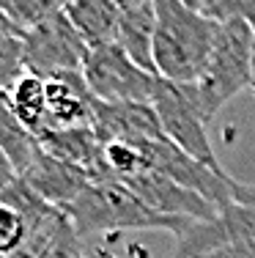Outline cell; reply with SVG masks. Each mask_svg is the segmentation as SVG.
Masks as SVG:
<instances>
[{"label": "cell", "mask_w": 255, "mask_h": 258, "mask_svg": "<svg viewBox=\"0 0 255 258\" xmlns=\"http://www.w3.org/2000/svg\"><path fill=\"white\" fill-rule=\"evenodd\" d=\"M66 6H69V0H0L3 17L22 30L41 25L44 20L66 11Z\"/></svg>", "instance_id": "15"}, {"label": "cell", "mask_w": 255, "mask_h": 258, "mask_svg": "<svg viewBox=\"0 0 255 258\" xmlns=\"http://www.w3.org/2000/svg\"><path fill=\"white\" fill-rule=\"evenodd\" d=\"M252 94H255V47H252Z\"/></svg>", "instance_id": "23"}, {"label": "cell", "mask_w": 255, "mask_h": 258, "mask_svg": "<svg viewBox=\"0 0 255 258\" xmlns=\"http://www.w3.org/2000/svg\"><path fill=\"white\" fill-rule=\"evenodd\" d=\"M200 11L217 22L244 20L255 30V0H206V6Z\"/></svg>", "instance_id": "18"}, {"label": "cell", "mask_w": 255, "mask_h": 258, "mask_svg": "<svg viewBox=\"0 0 255 258\" xmlns=\"http://www.w3.org/2000/svg\"><path fill=\"white\" fill-rule=\"evenodd\" d=\"M94 129L102 143H148L165 140L159 115L151 102H96L94 99Z\"/></svg>", "instance_id": "8"}, {"label": "cell", "mask_w": 255, "mask_h": 258, "mask_svg": "<svg viewBox=\"0 0 255 258\" xmlns=\"http://www.w3.org/2000/svg\"><path fill=\"white\" fill-rule=\"evenodd\" d=\"M154 33H156V6L154 0L132 9L121 11L118 22V44L124 47V52L135 60L137 66H143L145 72H154Z\"/></svg>", "instance_id": "11"}, {"label": "cell", "mask_w": 255, "mask_h": 258, "mask_svg": "<svg viewBox=\"0 0 255 258\" xmlns=\"http://www.w3.org/2000/svg\"><path fill=\"white\" fill-rule=\"evenodd\" d=\"M77 236L115 231H167L181 239L192 228V220H176L154 212L137 192H132L118 176L91 184L88 189L63 209Z\"/></svg>", "instance_id": "2"}, {"label": "cell", "mask_w": 255, "mask_h": 258, "mask_svg": "<svg viewBox=\"0 0 255 258\" xmlns=\"http://www.w3.org/2000/svg\"><path fill=\"white\" fill-rule=\"evenodd\" d=\"M140 3H148V0H115V6H118L121 11H124V9H132V6H140Z\"/></svg>", "instance_id": "21"}, {"label": "cell", "mask_w": 255, "mask_h": 258, "mask_svg": "<svg viewBox=\"0 0 255 258\" xmlns=\"http://www.w3.org/2000/svg\"><path fill=\"white\" fill-rule=\"evenodd\" d=\"M156 33H154V69L165 83L190 85L200 83L211 50H214L220 22L184 0H154Z\"/></svg>", "instance_id": "1"}, {"label": "cell", "mask_w": 255, "mask_h": 258, "mask_svg": "<svg viewBox=\"0 0 255 258\" xmlns=\"http://www.w3.org/2000/svg\"><path fill=\"white\" fill-rule=\"evenodd\" d=\"M47 83V129L94 126V96L88 94L82 72Z\"/></svg>", "instance_id": "10"}, {"label": "cell", "mask_w": 255, "mask_h": 258, "mask_svg": "<svg viewBox=\"0 0 255 258\" xmlns=\"http://www.w3.org/2000/svg\"><path fill=\"white\" fill-rule=\"evenodd\" d=\"M252 47L255 30L244 20L220 22L209 66L200 83H195L209 118H214V113H220L244 88H252Z\"/></svg>", "instance_id": "3"}, {"label": "cell", "mask_w": 255, "mask_h": 258, "mask_svg": "<svg viewBox=\"0 0 255 258\" xmlns=\"http://www.w3.org/2000/svg\"><path fill=\"white\" fill-rule=\"evenodd\" d=\"M66 17L77 33L94 44H110L118 39V22H121V9L115 0H69L66 6Z\"/></svg>", "instance_id": "12"}, {"label": "cell", "mask_w": 255, "mask_h": 258, "mask_svg": "<svg viewBox=\"0 0 255 258\" xmlns=\"http://www.w3.org/2000/svg\"><path fill=\"white\" fill-rule=\"evenodd\" d=\"M22 179H25V184L44 204H50L55 209H66L69 204H74L85 189L94 184V176L88 170L47 154L44 149L36 157V162L22 173Z\"/></svg>", "instance_id": "9"}, {"label": "cell", "mask_w": 255, "mask_h": 258, "mask_svg": "<svg viewBox=\"0 0 255 258\" xmlns=\"http://www.w3.org/2000/svg\"><path fill=\"white\" fill-rule=\"evenodd\" d=\"M88 41L77 33L66 11L25 30V72L41 80L80 75Z\"/></svg>", "instance_id": "6"}, {"label": "cell", "mask_w": 255, "mask_h": 258, "mask_svg": "<svg viewBox=\"0 0 255 258\" xmlns=\"http://www.w3.org/2000/svg\"><path fill=\"white\" fill-rule=\"evenodd\" d=\"M3 104L33 135L47 129V83L36 75H22L14 85L3 88Z\"/></svg>", "instance_id": "13"}, {"label": "cell", "mask_w": 255, "mask_h": 258, "mask_svg": "<svg viewBox=\"0 0 255 258\" xmlns=\"http://www.w3.org/2000/svg\"><path fill=\"white\" fill-rule=\"evenodd\" d=\"M154 110L159 115L162 132L170 143H176L181 151L195 157L198 162H203L214 173H225L220 159L214 157L209 135H206V126H209L211 118L203 107V99H200V91L195 83L179 85L162 80L159 91L154 96Z\"/></svg>", "instance_id": "4"}, {"label": "cell", "mask_w": 255, "mask_h": 258, "mask_svg": "<svg viewBox=\"0 0 255 258\" xmlns=\"http://www.w3.org/2000/svg\"><path fill=\"white\" fill-rule=\"evenodd\" d=\"M0 154L9 159L17 168V173H25L30 165L36 162V157L41 154V143L39 135H33L28 126H22L17 121V115L11 113L3 104V113H0Z\"/></svg>", "instance_id": "14"}, {"label": "cell", "mask_w": 255, "mask_h": 258, "mask_svg": "<svg viewBox=\"0 0 255 258\" xmlns=\"http://www.w3.org/2000/svg\"><path fill=\"white\" fill-rule=\"evenodd\" d=\"M28 236H30V225L25 223V217L17 209L0 204V253H3V258L20 253L25 247Z\"/></svg>", "instance_id": "17"}, {"label": "cell", "mask_w": 255, "mask_h": 258, "mask_svg": "<svg viewBox=\"0 0 255 258\" xmlns=\"http://www.w3.org/2000/svg\"><path fill=\"white\" fill-rule=\"evenodd\" d=\"M102 157H105V168L118 179L145 173V157L137 143H121V140L105 143V154Z\"/></svg>", "instance_id": "16"}, {"label": "cell", "mask_w": 255, "mask_h": 258, "mask_svg": "<svg viewBox=\"0 0 255 258\" xmlns=\"http://www.w3.org/2000/svg\"><path fill=\"white\" fill-rule=\"evenodd\" d=\"M184 3H187V6H192V9H198V11H200V9H203V6H206V0H184Z\"/></svg>", "instance_id": "22"}, {"label": "cell", "mask_w": 255, "mask_h": 258, "mask_svg": "<svg viewBox=\"0 0 255 258\" xmlns=\"http://www.w3.org/2000/svg\"><path fill=\"white\" fill-rule=\"evenodd\" d=\"M77 242H80V236H77L71 220L66 217L63 223H60V228L55 231L52 242L47 244V250L39 258H82L80 255V244H77Z\"/></svg>", "instance_id": "19"}, {"label": "cell", "mask_w": 255, "mask_h": 258, "mask_svg": "<svg viewBox=\"0 0 255 258\" xmlns=\"http://www.w3.org/2000/svg\"><path fill=\"white\" fill-rule=\"evenodd\" d=\"M82 77L96 102H151L162 80L137 66L118 41L88 47L82 60Z\"/></svg>", "instance_id": "5"}, {"label": "cell", "mask_w": 255, "mask_h": 258, "mask_svg": "<svg viewBox=\"0 0 255 258\" xmlns=\"http://www.w3.org/2000/svg\"><path fill=\"white\" fill-rule=\"evenodd\" d=\"M209 258H255V239H244V242H233L228 247H222L220 253Z\"/></svg>", "instance_id": "20"}, {"label": "cell", "mask_w": 255, "mask_h": 258, "mask_svg": "<svg viewBox=\"0 0 255 258\" xmlns=\"http://www.w3.org/2000/svg\"><path fill=\"white\" fill-rule=\"evenodd\" d=\"M132 192H137L154 212L165 214L176 220H192V223H206V220H217L220 209L203 198V195L192 192V189L176 184L167 176L159 173H137L129 179H121Z\"/></svg>", "instance_id": "7"}]
</instances>
